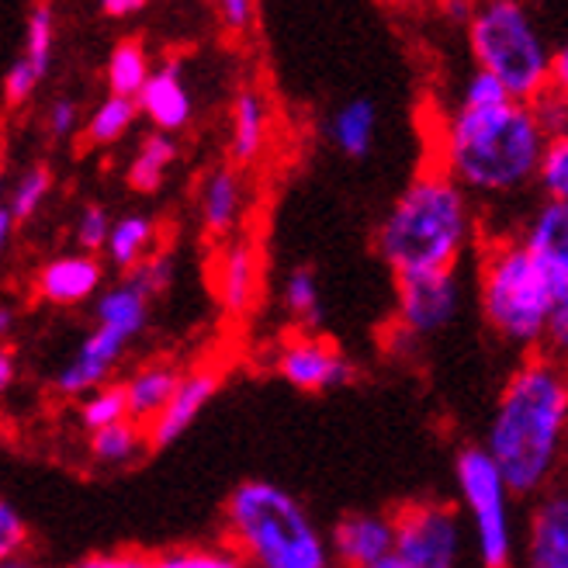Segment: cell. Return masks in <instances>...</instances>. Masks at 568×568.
<instances>
[{"instance_id":"6da1fadb","label":"cell","mask_w":568,"mask_h":568,"mask_svg":"<svg viewBox=\"0 0 568 568\" xmlns=\"http://www.w3.org/2000/svg\"><path fill=\"white\" fill-rule=\"evenodd\" d=\"M545 142L548 132L534 104L514 101L489 73L471 70L434 122L426 163L440 166L471 202H493L534 187Z\"/></svg>"},{"instance_id":"7a4b0ae2","label":"cell","mask_w":568,"mask_h":568,"mask_svg":"<svg viewBox=\"0 0 568 568\" xmlns=\"http://www.w3.org/2000/svg\"><path fill=\"white\" fill-rule=\"evenodd\" d=\"M486 454L514 496H541L568 462V367L527 354L506 378Z\"/></svg>"},{"instance_id":"3957f363","label":"cell","mask_w":568,"mask_h":568,"mask_svg":"<svg viewBox=\"0 0 568 568\" xmlns=\"http://www.w3.org/2000/svg\"><path fill=\"white\" fill-rule=\"evenodd\" d=\"M478 243V205L440 166L423 163L375 230V250L395 277L458 271Z\"/></svg>"},{"instance_id":"277c9868","label":"cell","mask_w":568,"mask_h":568,"mask_svg":"<svg viewBox=\"0 0 568 568\" xmlns=\"http://www.w3.org/2000/svg\"><path fill=\"white\" fill-rule=\"evenodd\" d=\"M225 545L246 568H333L326 530L305 503L267 478H246L222 509Z\"/></svg>"},{"instance_id":"5b68a950","label":"cell","mask_w":568,"mask_h":568,"mask_svg":"<svg viewBox=\"0 0 568 568\" xmlns=\"http://www.w3.org/2000/svg\"><path fill=\"white\" fill-rule=\"evenodd\" d=\"M478 308L499 339L541 354L551 323V292L517 233L493 236L478 246Z\"/></svg>"},{"instance_id":"8992f818","label":"cell","mask_w":568,"mask_h":568,"mask_svg":"<svg viewBox=\"0 0 568 568\" xmlns=\"http://www.w3.org/2000/svg\"><path fill=\"white\" fill-rule=\"evenodd\" d=\"M465 39L475 70L489 73L514 101L534 104L551 91L555 49L517 0H489L471 8Z\"/></svg>"},{"instance_id":"52a82bcc","label":"cell","mask_w":568,"mask_h":568,"mask_svg":"<svg viewBox=\"0 0 568 568\" xmlns=\"http://www.w3.org/2000/svg\"><path fill=\"white\" fill-rule=\"evenodd\" d=\"M462 517L471 527V545L481 568H514L517 530H514V493L481 444H468L454 458Z\"/></svg>"},{"instance_id":"ba28073f","label":"cell","mask_w":568,"mask_h":568,"mask_svg":"<svg viewBox=\"0 0 568 568\" xmlns=\"http://www.w3.org/2000/svg\"><path fill=\"white\" fill-rule=\"evenodd\" d=\"M392 558L403 568H458L465 558V517L454 503L413 499L392 514Z\"/></svg>"},{"instance_id":"9c48e42d","label":"cell","mask_w":568,"mask_h":568,"mask_svg":"<svg viewBox=\"0 0 568 568\" xmlns=\"http://www.w3.org/2000/svg\"><path fill=\"white\" fill-rule=\"evenodd\" d=\"M517 236L541 267L551 292V323L541 354L568 367V205L541 202L527 215Z\"/></svg>"},{"instance_id":"30bf717a","label":"cell","mask_w":568,"mask_h":568,"mask_svg":"<svg viewBox=\"0 0 568 568\" xmlns=\"http://www.w3.org/2000/svg\"><path fill=\"white\" fill-rule=\"evenodd\" d=\"M274 375L298 392H333L357 378L344 347L320 329H295L274 347Z\"/></svg>"},{"instance_id":"8fae6325","label":"cell","mask_w":568,"mask_h":568,"mask_svg":"<svg viewBox=\"0 0 568 568\" xmlns=\"http://www.w3.org/2000/svg\"><path fill=\"white\" fill-rule=\"evenodd\" d=\"M462 308V277L458 271L409 274L395 277V333L406 344L434 336L454 323Z\"/></svg>"},{"instance_id":"7c38bea8","label":"cell","mask_w":568,"mask_h":568,"mask_svg":"<svg viewBox=\"0 0 568 568\" xmlns=\"http://www.w3.org/2000/svg\"><path fill=\"white\" fill-rule=\"evenodd\" d=\"M212 292L230 320H246L264 292V257L253 236L236 233L212 257Z\"/></svg>"},{"instance_id":"4fadbf2b","label":"cell","mask_w":568,"mask_h":568,"mask_svg":"<svg viewBox=\"0 0 568 568\" xmlns=\"http://www.w3.org/2000/svg\"><path fill=\"white\" fill-rule=\"evenodd\" d=\"M524 568H568V478L534 496L524 530Z\"/></svg>"},{"instance_id":"5bb4252c","label":"cell","mask_w":568,"mask_h":568,"mask_svg":"<svg viewBox=\"0 0 568 568\" xmlns=\"http://www.w3.org/2000/svg\"><path fill=\"white\" fill-rule=\"evenodd\" d=\"M222 382H225V372L219 364H197L191 372H181V382L174 395H170L166 409L146 426V444L156 450V447H170L174 440H181L194 426V419L209 409Z\"/></svg>"},{"instance_id":"9a60e30c","label":"cell","mask_w":568,"mask_h":568,"mask_svg":"<svg viewBox=\"0 0 568 568\" xmlns=\"http://www.w3.org/2000/svg\"><path fill=\"white\" fill-rule=\"evenodd\" d=\"M326 541L333 565L339 568H372L378 561H388L395 545L392 514H382V509H351V514H344L329 527Z\"/></svg>"},{"instance_id":"2e32d148","label":"cell","mask_w":568,"mask_h":568,"mask_svg":"<svg viewBox=\"0 0 568 568\" xmlns=\"http://www.w3.org/2000/svg\"><path fill=\"white\" fill-rule=\"evenodd\" d=\"M32 292L39 302L55 308H73L83 302H94L104 292V261L94 253H55L49 257L32 281Z\"/></svg>"},{"instance_id":"e0dca14e","label":"cell","mask_w":568,"mask_h":568,"mask_svg":"<svg viewBox=\"0 0 568 568\" xmlns=\"http://www.w3.org/2000/svg\"><path fill=\"white\" fill-rule=\"evenodd\" d=\"M52 52H55V11L49 4H39L28 11L21 52L4 77V104L8 108H21L32 101V94L49 77Z\"/></svg>"},{"instance_id":"ac0fdd59","label":"cell","mask_w":568,"mask_h":568,"mask_svg":"<svg viewBox=\"0 0 568 568\" xmlns=\"http://www.w3.org/2000/svg\"><path fill=\"white\" fill-rule=\"evenodd\" d=\"M250 209V187L246 174L233 163H219L197 184V219L209 240L225 243L240 233V225Z\"/></svg>"},{"instance_id":"d6986e66","label":"cell","mask_w":568,"mask_h":568,"mask_svg":"<svg viewBox=\"0 0 568 568\" xmlns=\"http://www.w3.org/2000/svg\"><path fill=\"white\" fill-rule=\"evenodd\" d=\"M125 339L115 336L111 329H101L94 326L88 336L80 339L77 354L55 372V392L67 395V399H83L88 392L101 388L111 382V375H115V367L125 354Z\"/></svg>"},{"instance_id":"ffe728a7","label":"cell","mask_w":568,"mask_h":568,"mask_svg":"<svg viewBox=\"0 0 568 568\" xmlns=\"http://www.w3.org/2000/svg\"><path fill=\"white\" fill-rule=\"evenodd\" d=\"M139 115L153 125V132L178 135L191 125L194 119V98L184 80V67L178 60H163L153 67L146 88L135 98Z\"/></svg>"},{"instance_id":"44dd1931","label":"cell","mask_w":568,"mask_h":568,"mask_svg":"<svg viewBox=\"0 0 568 568\" xmlns=\"http://www.w3.org/2000/svg\"><path fill=\"white\" fill-rule=\"evenodd\" d=\"M271 104L261 88L243 83L230 104V163L233 166H253L271 142Z\"/></svg>"},{"instance_id":"7402d4cb","label":"cell","mask_w":568,"mask_h":568,"mask_svg":"<svg viewBox=\"0 0 568 568\" xmlns=\"http://www.w3.org/2000/svg\"><path fill=\"white\" fill-rule=\"evenodd\" d=\"M178 382H181V367L178 364H170V361L142 364L135 375H129L122 382L129 419H135L139 426H150L166 409Z\"/></svg>"},{"instance_id":"603a6c76","label":"cell","mask_w":568,"mask_h":568,"mask_svg":"<svg viewBox=\"0 0 568 568\" xmlns=\"http://www.w3.org/2000/svg\"><path fill=\"white\" fill-rule=\"evenodd\" d=\"M326 132H329V142L344 156L364 160L367 153L375 150V139H378V108H375V101H367V98L344 101L329 115Z\"/></svg>"},{"instance_id":"cb8c5ba5","label":"cell","mask_w":568,"mask_h":568,"mask_svg":"<svg viewBox=\"0 0 568 568\" xmlns=\"http://www.w3.org/2000/svg\"><path fill=\"white\" fill-rule=\"evenodd\" d=\"M156 243H160V225L150 219V215H139V212H129V215H119L111 222V233H108V243H104V261L119 271H132L139 267L142 261L156 253Z\"/></svg>"},{"instance_id":"d4e9b609","label":"cell","mask_w":568,"mask_h":568,"mask_svg":"<svg viewBox=\"0 0 568 568\" xmlns=\"http://www.w3.org/2000/svg\"><path fill=\"white\" fill-rule=\"evenodd\" d=\"M146 323H150V298H142L129 281L115 284V288H104L94 298V326L111 329L125 344H132L146 329Z\"/></svg>"},{"instance_id":"484cf974","label":"cell","mask_w":568,"mask_h":568,"mask_svg":"<svg viewBox=\"0 0 568 568\" xmlns=\"http://www.w3.org/2000/svg\"><path fill=\"white\" fill-rule=\"evenodd\" d=\"M174 163H178V139L163 132H146L135 142V150L125 163V181L139 194H153L163 187Z\"/></svg>"},{"instance_id":"4316f807","label":"cell","mask_w":568,"mask_h":568,"mask_svg":"<svg viewBox=\"0 0 568 568\" xmlns=\"http://www.w3.org/2000/svg\"><path fill=\"white\" fill-rule=\"evenodd\" d=\"M153 67H156V63L150 60V49L142 45L135 36L115 42V45H111V52H108V63H104L108 94L135 101L139 91L146 88V80H150Z\"/></svg>"},{"instance_id":"83f0119b","label":"cell","mask_w":568,"mask_h":568,"mask_svg":"<svg viewBox=\"0 0 568 568\" xmlns=\"http://www.w3.org/2000/svg\"><path fill=\"white\" fill-rule=\"evenodd\" d=\"M91 462L101 468H122L142 458V450H150L146 444V426H139L135 419H122L115 426H104L88 437Z\"/></svg>"},{"instance_id":"f1b7e54d","label":"cell","mask_w":568,"mask_h":568,"mask_svg":"<svg viewBox=\"0 0 568 568\" xmlns=\"http://www.w3.org/2000/svg\"><path fill=\"white\" fill-rule=\"evenodd\" d=\"M284 312L292 316L295 329H320L323 323V288L320 277L312 267H292L284 274V288H281Z\"/></svg>"},{"instance_id":"f546056e","label":"cell","mask_w":568,"mask_h":568,"mask_svg":"<svg viewBox=\"0 0 568 568\" xmlns=\"http://www.w3.org/2000/svg\"><path fill=\"white\" fill-rule=\"evenodd\" d=\"M139 122V108L135 101L129 98H115V94H108L88 119H83V139L91 142V146H115V142H122Z\"/></svg>"},{"instance_id":"4dcf8cb0","label":"cell","mask_w":568,"mask_h":568,"mask_svg":"<svg viewBox=\"0 0 568 568\" xmlns=\"http://www.w3.org/2000/svg\"><path fill=\"white\" fill-rule=\"evenodd\" d=\"M534 187L541 191L545 202L568 205V129H558L548 135L541 150V163H537Z\"/></svg>"},{"instance_id":"1f68e13d","label":"cell","mask_w":568,"mask_h":568,"mask_svg":"<svg viewBox=\"0 0 568 568\" xmlns=\"http://www.w3.org/2000/svg\"><path fill=\"white\" fill-rule=\"evenodd\" d=\"M49 194H52V170L45 163H32V166H24L21 174L14 178L4 209L11 212L14 222H24V219H32L45 205Z\"/></svg>"},{"instance_id":"d6a6232c","label":"cell","mask_w":568,"mask_h":568,"mask_svg":"<svg viewBox=\"0 0 568 568\" xmlns=\"http://www.w3.org/2000/svg\"><path fill=\"white\" fill-rule=\"evenodd\" d=\"M150 568H246L230 545H184L150 555Z\"/></svg>"},{"instance_id":"836d02e7","label":"cell","mask_w":568,"mask_h":568,"mask_svg":"<svg viewBox=\"0 0 568 568\" xmlns=\"http://www.w3.org/2000/svg\"><path fill=\"white\" fill-rule=\"evenodd\" d=\"M77 419H80V426H83L88 434L104 430V426H115V423L129 419L122 385L108 382V385L88 392L83 399H77Z\"/></svg>"},{"instance_id":"e575fe53","label":"cell","mask_w":568,"mask_h":568,"mask_svg":"<svg viewBox=\"0 0 568 568\" xmlns=\"http://www.w3.org/2000/svg\"><path fill=\"white\" fill-rule=\"evenodd\" d=\"M174 274H178V267H174V257H166V253H150L146 261H142L139 267H132L129 274H125V281L132 284V288L142 295V298H156V295H163L170 284H174Z\"/></svg>"},{"instance_id":"d590c367","label":"cell","mask_w":568,"mask_h":568,"mask_svg":"<svg viewBox=\"0 0 568 568\" xmlns=\"http://www.w3.org/2000/svg\"><path fill=\"white\" fill-rule=\"evenodd\" d=\"M111 212L101 205V202H91V205H83L80 215H77V225H73V243L80 253H98L104 250L108 243V233H111Z\"/></svg>"},{"instance_id":"8d00e7d4","label":"cell","mask_w":568,"mask_h":568,"mask_svg":"<svg viewBox=\"0 0 568 568\" xmlns=\"http://www.w3.org/2000/svg\"><path fill=\"white\" fill-rule=\"evenodd\" d=\"M28 548H32V530H28L21 509L0 496V561L24 555Z\"/></svg>"},{"instance_id":"74e56055","label":"cell","mask_w":568,"mask_h":568,"mask_svg":"<svg viewBox=\"0 0 568 568\" xmlns=\"http://www.w3.org/2000/svg\"><path fill=\"white\" fill-rule=\"evenodd\" d=\"M83 132V108L73 98H55L45 108V135L52 142H70Z\"/></svg>"},{"instance_id":"f35d334b","label":"cell","mask_w":568,"mask_h":568,"mask_svg":"<svg viewBox=\"0 0 568 568\" xmlns=\"http://www.w3.org/2000/svg\"><path fill=\"white\" fill-rule=\"evenodd\" d=\"M67 568H150V555L132 551V548H111V551L80 555Z\"/></svg>"},{"instance_id":"ab89813d","label":"cell","mask_w":568,"mask_h":568,"mask_svg":"<svg viewBox=\"0 0 568 568\" xmlns=\"http://www.w3.org/2000/svg\"><path fill=\"white\" fill-rule=\"evenodd\" d=\"M219 24L233 36H246L250 28L257 24V4H246V0H222Z\"/></svg>"},{"instance_id":"60d3db41","label":"cell","mask_w":568,"mask_h":568,"mask_svg":"<svg viewBox=\"0 0 568 568\" xmlns=\"http://www.w3.org/2000/svg\"><path fill=\"white\" fill-rule=\"evenodd\" d=\"M551 94L568 108V42L555 49V63H551Z\"/></svg>"},{"instance_id":"b9f144b4","label":"cell","mask_w":568,"mask_h":568,"mask_svg":"<svg viewBox=\"0 0 568 568\" xmlns=\"http://www.w3.org/2000/svg\"><path fill=\"white\" fill-rule=\"evenodd\" d=\"M18 382V357L8 344H0V395H8Z\"/></svg>"},{"instance_id":"7bdbcfd3","label":"cell","mask_w":568,"mask_h":568,"mask_svg":"<svg viewBox=\"0 0 568 568\" xmlns=\"http://www.w3.org/2000/svg\"><path fill=\"white\" fill-rule=\"evenodd\" d=\"M14 329H18V308H14V302L0 298V344H8V347H11Z\"/></svg>"},{"instance_id":"ee69618b","label":"cell","mask_w":568,"mask_h":568,"mask_svg":"<svg viewBox=\"0 0 568 568\" xmlns=\"http://www.w3.org/2000/svg\"><path fill=\"white\" fill-rule=\"evenodd\" d=\"M101 11L104 18H132L139 11H146V4H142V0H104Z\"/></svg>"},{"instance_id":"f6af8a7d","label":"cell","mask_w":568,"mask_h":568,"mask_svg":"<svg viewBox=\"0 0 568 568\" xmlns=\"http://www.w3.org/2000/svg\"><path fill=\"white\" fill-rule=\"evenodd\" d=\"M14 233H18V222L11 219V212L0 205V257L11 250V243H14Z\"/></svg>"},{"instance_id":"bcb514c9","label":"cell","mask_w":568,"mask_h":568,"mask_svg":"<svg viewBox=\"0 0 568 568\" xmlns=\"http://www.w3.org/2000/svg\"><path fill=\"white\" fill-rule=\"evenodd\" d=\"M0 568H49L42 558H36L32 551H24V555H14V558H4L0 561Z\"/></svg>"},{"instance_id":"7dc6e473","label":"cell","mask_w":568,"mask_h":568,"mask_svg":"<svg viewBox=\"0 0 568 568\" xmlns=\"http://www.w3.org/2000/svg\"><path fill=\"white\" fill-rule=\"evenodd\" d=\"M372 568H403L395 558H388V561H378V565H372Z\"/></svg>"},{"instance_id":"c3c4849f","label":"cell","mask_w":568,"mask_h":568,"mask_svg":"<svg viewBox=\"0 0 568 568\" xmlns=\"http://www.w3.org/2000/svg\"><path fill=\"white\" fill-rule=\"evenodd\" d=\"M0 191H4V174H0Z\"/></svg>"}]
</instances>
